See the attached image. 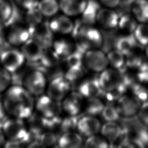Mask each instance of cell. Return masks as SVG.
I'll return each instance as SVG.
<instances>
[{
  "label": "cell",
  "mask_w": 148,
  "mask_h": 148,
  "mask_svg": "<svg viewBox=\"0 0 148 148\" xmlns=\"http://www.w3.org/2000/svg\"><path fill=\"white\" fill-rule=\"evenodd\" d=\"M102 135L110 142L111 144L114 143L123 135V131L121 125L114 121H108L101 128Z\"/></svg>",
  "instance_id": "cell-19"
},
{
  "label": "cell",
  "mask_w": 148,
  "mask_h": 148,
  "mask_svg": "<svg viewBox=\"0 0 148 148\" xmlns=\"http://www.w3.org/2000/svg\"><path fill=\"white\" fill-rule=\"evenodd\" d=\"M134 96L140 102H144L148 100V90L145 87L139 83H135L130 87Z\"/></svg>",
  "instance_id": "cell-39"
},
{
  "label": "cell",
  "mask_w": 148,
  "mask_h": 148,
  "mask_svg": "<svg viewBox=\"0 0 148 148\" xmlns=\"http://www.w3.org/2000/svg\"><path fill=\"white\" fill-rule=\"evenodd\" d=\"M131 11L138 21L148 23V0H134Z\"/></svg>",
  "instance_id": "cell-21"
},
{
  "label": "cell",
  "mask_w": 148,
  "mask_h": 148,
  "mask_svg": "<svg viewBox=\"0 0 148 148\" xmlns=\"http://www.w3.org/2000/svg\"><path fill=\"white\" fill-rule=\"evenodd\" d=\"M14 16V8L9 0H0V24H9Z\"/></svg>",
  "instance_id": "cell-25"
},
{
  "label": "cell",
  "mask_w": 148,
  "mask_h": 148,
  "mask_svg": "<svg viewBox=\"0 0 148 148\" xmlns=\"http://www.w3.org/2000/svg\"><path fill=\"white\" fill-rule=\"evenodd\" d=\"M138 118L145 125L148 126V101L143 102L138 110Z\"/></svg>",
  "instance_id": "cell-44"
},
{
  "label": "cell",
  "mask_w": 148,
  "mask_h": 148,
  "mask_svg": "<svg viewBox=\"0 0 148 148\" xmlns=\"http://www.w3.org/2000/svg\"><path fill=\"white\" fill-rule=\"evenodd\" d=\"M38 8L44 17H53L60 10L58 0H39Z\"/></svg>",
  "instance_id": "cell-24"
},
{
  "label": "cell",
  "mask_w": 148,
  "mask_h": 148,
  "mask_svg": "<svg viewBox=\"0 0 148 148\" xmlns=\"http://www.w3.org/2000/svg\"><path fill=\"white\" fill-rule=\"evenodd\" d=\"M6 142V138L4 135V134L2 131V128H0V147L5 146Z\"/></svg>",
  "instance_id": "cell-48"
},
{
  "label": "cell",
  "mask_w": 148,
  "mask_h": 148,
  "mask_svg": "<svg viewBox=\"0 0 148 148\" xmlns=\"http://www.w3.org/2000/svg\"><path fill=\"white\" fill-rule=\"evenodd\" d=\"M108 62L116 69L123 71L125 69V58L124 55L117 49L112 50L108 53Z\"/></svg>",
  "instance_id": "cell-27"
},
{
  "label": "cell",
  "mask_w": 148,
  "mask_h": 148,
  "mask_svg": "<svg viewBox=\"0 0 148 148\" xmlns=\"http://www.w3.org/2000/svg\"><path fill=\"white\" fill-rule=\"evenodd\" d=\"M82 97L79 92H72L64 100L62 108L69 115H78L82 106Z\"/></svg>",
  "instance_id": "cell-18"
},
{
  "label": "cell",
  "mask_w": 148,
  "mask_h": 148,
  "mask_svg": "<svg viewBox=\"0 0 148 148\" xmlns=\"http://www.w3.org/2000/svg\"><path fill=\"white\" fill-rule=\"evenodd\" d=\"M81 117L79 115L71 116L62 119L60 125V129L62 133L73 131L76 128Z\"/></svg>",
  "instance_id": "cell-35"
},
{
  "label": "cell",
  "mask_w": 148,
  "mask_h": 148,
  "mask_svg": "<svg viewBox=\"0 0 148 148\" xmlns=\"http://www.w3.org/2000/svg\"><path fill=\"white\" fill-rule=\"evenodd\" d=\"M132 13H125L120 16L117 27L123 31L132 33L138 25Z\"/></svg>",
  "instance_id": "cell-29"
},
{
  "label": "cell",
  "mask_w": 148,
  "mask_h": 148,
  "mask_svg": "<svg viewBox=\"0 0 148 148\" xmlns=\"http://www.w3.org/2000/svg\"><path fill=\"white\" fill-rule=\"evenodd\" d=\"M109 31L104 32L102 34V44L101 47H102L104 51H109L115 49V43L116 39L119 35H117L116 32L113 31L112 29L108 30Z\"/></svg>",
  "instance_id": "cell-34"
},
{
  "label": "cell",
  "mask_w": 148,
  "mask_h": 148,
  "mask_svg": "<svg viewBox=\"0 0 148 148\" xmlns=\"http://www.w3.org/2000/svg\"><path fill=\"white\" fill-rule=\"evenodd\" d=\"M25 61L22 51L17 47L10 46L0 52L1 66L12 74L20 71Z\"/></svg>",
  "instance_id": "cell-4"
},
{
  "label": "cell",
  "mask_w": 148,
  "mask_h": 148,
  "mask_svg": "<svg viewBox=\"0 0 148 148\" xmlns=\"http://www.w3.org/2000/svg\"><path fill=\"white\" fill-rule=\"evenodd\" d=\"M24 21L25 25L29 31L39 25L43 21V16L38 8V6L25 11Z\"/></svg>",
  "instance_id": "cell-23"
},
{
  "label": "cell",
  "mask_w": 148,
  "mask_h": 148,
  "mask_svg": "<svg viewBox=\"0 0 148 148\" xmlns=\"http://www.w3.org/2000/svg\"><path fill=\"white\" fill-rule=\"evenodd\" d=\"M31 37L38 41L44 48H49L53 45V32L49 22L42 21L29 31Z\"/></svg>",
  "instance_id": "cell-13"
},
{
  "label": "cell",
  "mask_w": 148,
  "mask_h": 148,
  "mask_svg": "<svg viewBox=\"0 0 148 148\" xmlns=\"http://www.w3.org/2000/svg\"><path fill=\"white\" fill-rule=\"evenodd\" d=\"M84 71L82 65L69 67L64 77L70 83H73L80 79L84 75Z\"/></svg>",
  "instance_id": "cell-36"
},
{
  "label": "cell",
  "mask_w": 148,
  "mask_h": 148,
  "mask_svg": "<svg viewBox=\"0 0 148 148\" xmlns=\"http://www.w3.org/2000/svg\"><path fill=\"white\" fill-rule=\"evenodd\" d=\"M16 5L25 11L38 6L39 0H14Z\"/></svg>",
  "instance_id": "cell-43"
},
{
  "label": "cell",
  "mask_w": 148,
  "mask_h": 148,
  "mask_svg": "<svg viewBox=\"0 0 148 148\" xmlns=\"http://www.w3.org/2000/svg\"><path fill=\"white\" fill-rule=\"evenodd\" d=\"M72 34L76 42V46L86 51L102 46V33L92 25L84 23L82 20L74 24Z\"/></svg>",
  "instance_id": "cell-3"
},
{
  "label": "cell",
  "mask_w": 148,
  "mask_h": 148,
  "mask_svg": "<svg viewBox=\"0 0 148 148\" xmlns=\"http://www.w3.org/2000/svg\"><path fill=\"white\" fill-rule=\"evenodd\" d=\"M146 56L147 58L148 59V46H147V47L146 49Z\"/></svg>",
  "instance_id": "cell-49"
},
{
  "label": "cell",
  "mask_w": 148,
  "mask_h": 148,
  "mask_svg": "<svg viewBox=\"0 0 148 148\" xmlns=\"http://www.w3.org/2000/svg\"><path fill=\"white\" fill-rule=\"evenodd\" d=\"M57 136L52 132H43L40 136L39 140L45 146H50L55 144L57 141Z\"/></svg>",
  "instance_id": "cell-41"
},
{
  "label": "cell",
  "mask_w": 148,
  "mask_h": 148,
  "mask_svg": "<svg viewBox=\"0 0 148 148\" xmlns=\"http://www.w3.org/2000/svg\"><path fill=\"white\" fill-rule=\"evenodd\" d=\"M31 38L29 31L25 25L15 23L6 28V42L10 46L21 47Z\"/></svg>",
  "instance_id": "cell-6"
},
{
  "label": "cell",
  "mask_w": 148,
  "mask_h": 148,
  "mask_svg": "<svg viewBox=\"0 0 148 148\" xmlns=\"http://www.w3.org/2000/svg\"><path fill=\"white\" fill-rule=\"evenodd\" d=\"M84 146L90 148H106L109 147V145L104 138L94 135L88 138Z\"/></svg>",
  "instance_id": "cell-40"
},
{
  "label": "cell",
  "mask_w": 148,
  "mask_h": 148,
  "mask_svg": "<svg viewBox=\"0 0 148 148\" xmlns=\"http://www.w3.org/2000/svg\"><path fill=\"white\" fill-rule=\"evenodd\" d=\"M134 36L138 44L148 46V23L138 24L134 31Z\"/></svg>",
  "instance_id": "cell-33"
},
{
  "label": "cell",
  "mask_w": 148,
  "mask_h": 148,
  "mask_svg": "<svg viewBox=\"0 0 148 148\" xmlns=\"http://www.w3.org/2000/svg\"><path fill=\"white\" fill-rule=\"evenodd\" d=\"M138 45L134 34L119 36L115 43V49L126 56Z\"/></svg>",
  "instance_id": "cell-20"
},
{
  "label": "cell",
  "mask_w": 148,
  "mask_h": 148,
  "mask_svg": "<svg viewBox=\"0 0 148 148\" xmlns=\"http://www.w3.org/2000/svg\"><path fill=\"white\" fill-rule=\"evenodd\" d=\"M79 92L83 97L87 98L102 96L103 91L98 78L89 79L83 81L79 87Z\"/></svg>",
  "instance_id": "cell-17"
},
{
  "label": "cell",
  "mask_w": 148,
  "mask_h": 148,
  "mask_svg": "<svg viewBox=\"0 0 148 148\" xmlns=\"http://www.w3.org/2000/svg\"><path fill=\"white\" fill-rule=\"evenodd\" d=\"M60 10L71 17L82 14L88 0H58Z\"/></svg>",
  "instance_id": "cell-16"
},
{
  "label": "cell",
  "mask_w": 148,
  "mask_h": 148,
  "mask_svg": "<svg viewBox=\"0 0 148 148\" xmlns=\"http://www.w3.org/2000/svg\"><path fill=\"white\" fill-rule=\"evenodd\" d=\"M104 107L103 102L97 97L88 98L86 106L85 112L87 115L97 116L101 114Z\"/></svg>",
  "instance_id": "cell-31"
},
{
  "label": "cell",
  "mask_w": 148,
  "mask_h": 148,
  "mask_svg": "<svg viewBox=\"0 0 148 148\" xmlns=\"http://www.w3.org/2000/svg\"><path fill=\"white\" fill-rule=\"evenodd\" d=\"M137 47L138 46L126 55L125 65L131 68H136L138 69L142 64L146 62V61L142 53L139 51L136 50Z\"/></svg>",
  "instance_id": "cell-30"
},
{
  "label": "cell",
  "mask_w": 148,
  "mask_h": 148,
  "mask_svg": "<svg viewBox=\"0 0 148 148\" xmlns=\"http://www.w3.org/2000/svg\"><path fill=\"white\" fill-rule=\"evenodd\" d=\"M1 128L6 139V147H21L31 142L25 120L9 117Z\"/></svg>",
  "instance_id": "cell-2"
},
{
  "label": "cell",
  "mask_w": 148,
  "mask_h": 148,
  "mask_svg": "<svg viewBox=\"0 0 148 148\" xmlns=\"http://www.w3.org/2000/svg\"><path fill=\"white\" fill-rule=\"evenodd\" d=\"M99 5L92 0H88L85 10L82 13V21L92 25L96 22V17L99 9Z\"/></svg>",
  "instance_id": "cell-28"
},
{
  "label": "cell",
  "mask_w": 148,
  "mask_h": 148,
  "mask_svg": "<svg viewBox=\"0 0 148 148\" xmlns=\"http://www.w3.org/2000/svg\"><path fill=\"white\" fill-rule=\"evenodd\" d=\"M120 15L114 9L109 8H100L97 13L96 22L106 30L113 29L118 25Z\"/></svg>",
  "instance_id": "cell-11"
},
{
  "label": "cell",
  "mask_w": 148,
  "mask_h": 148,
  "mask_svg": "<svg viewBox=\"0 0 148 148\" xmlns=\"http://www.w3.org/2000/svg\"><path fill=\"white\" fill-rule=\"evenodd\" d=\"M5 42H6V27L5 25L0 24V46Z\"/></svg>",
  "instance_id": "cell-47"
},
{
  "label": "cell",
  "mask_w": 148,
  "mask_h": 148,
  "mask_svg": "<svg viewBox=\"0 0 148 148\" xmlns=\"http://www.w3.org/2000/svg\"><path fill=\"white\" fill-rule=\"evenodd\" d=\"M136 78L141 83H148V62H145L138 69Z\"/></svg>",
  "instance_id": "cell-42"
},
{
  "label": "cell",
  "mask_w": 148,
  "mask_h": 148,
  "mask_svg": "<svg viewBox=\"0 0 148 148\" xmlns=\"http://www.w3.org/2000/svg\"><path fill=\"white\" fill-rule=\"evenodd\" d=\"M49 24L53 32L62 34L72 33L74 27V23L69 16L64 13L53 16Z\"/></svg>",
  "instance_id": "cell-15"
},
{
  "label": "cell",
  "mask_w": 148,
  "mask_h": 148,
  "mask_svg": "<svg viewBox=\"0 0 148 148\" xmlns=\"http://www.w3.org/2000/svg\"><path fill=\"white\" fill-rule=\"evenodd\" d=\"M99 3L104 7L114 9L119 6L121 0H98Z\"/></svg>",
  "instance_id": "cell-45"
},
{
  "label": "cell",
  "mask_w": 148,
  "mask_h": 148,
  "mask_svg": "<svg viewBox=\"0 0 148 148\" xmlns=\"http://www.w3.org/2000/svg\"><path fill=\"white\" fill-rule=\"evenodd\" d=\"M84 61L89 69L96 72H102L106 68L109 63L105 53L95 49L86 51L84 56Z\"/></svg>",
  "instance_id": "cell-8"
},
{
  "label": "cell",
  "mask_w": 148,
  "mask_h": 148,
  "mask_svg": "<svg viewBox=\"0 0 148 148\" xmlns=\"http://www.w3.org/2000/svg\"><path fill=\"white\" fill-rule=\"evenodd\" d=\"M9 117L5 109L1 102V100L0 101V128L2 127L4 123L6 121V120Z\"/></svg>",
  "instance_id": "cell-46"
},
{
  "label": "cell",
  "mask_w": 148,
  "mask_h": 148,
  "mask_svg": "<svg viewBox=\"0 0 148 148\" xmlns=\"http://www.w3.org/2000/svg\"><path fill=\"white\" fill-rule=\"evenodd\" d=\"M117 101L116 108L120 115L124 117L135 116L140 106V102L134 96L122 95Z\"/></svg>",
  "instance_id": "cell-12"
},
{
  "label": "cell",
  "mask_w": 148,
  "mask_h": 148,
  "mask_svg": "<svg viewBox=\"0 0 148 148\" xmlns=\"http://www.w3.org/2000/svg\"><path fill=\"white\" fill-rule=\"evenodd\" d=\"M70 84L63 75L51 79L47 95L56 101H61L70 90Z\"/></svg>",
  "instance_id": "cell-9"
},
{
  "label": "cell",
  "mask_w": 148,
  "mask_h": 148,
  "mask_svg": "<svg viewBox=\"0 0 148 148\" xmlns=\"http://www.w3.org/2000/svg\"><path fill=\"white\" fill-rule=\"evenodd\" d=\"M76 128L80 134L89 137L96 135L99 131L101 124L99 121L94 116L87 115L80 118Z\"/></svg>",
  "instance_id": "cell-14"
},
{
  "label": "cell",
  "mask_w": 148,
  "mask_h": 148,
  "mask_svg": "<svg viewBox=\"0 0 148 148\" xmlns=\"http://www.w3.org/2000/svg\"><path fill=\"white\" fill-rule=\"evenodd\" d=\"M85 53L86 51L76 46L75 49L65 58L66 65L69 68L82 65Z\"/></svg>",
  "instance_id": "cell-32"
},
{
  "label": "cell",
  "mask_w": 148,
  "mask_h": 148,
  "mask_svg": "<svg viewBox=\"0 0 148 148\" xmlns=\"http://www.w3.org/2000/svg\"><path fill=\"white\" fill-rule=\"evenodd\" d=\"M102 118L108 121H116L120 118V113L116 107L111 105H108L103 107L101 112Z\"/></svg>",
  "instance_id": "cell-38"
},
{
  "label": "cell",
  "mask_w": 148,
  "mask_h": 148,
  "mask_svg": "<svg viewBox=\"0 0 148 148\" xmlns=\"http://www.w3.org/2000/svg\"><path fill=\"white\" fill-rule=\"evenodd\" d=\"M82 143L81 136L73 131L63 133L58 139V146L63 148H76Z\"/></svg>",
  "instance_id": "cell-22"
},
{
  "label": "cell",
  "mask_w": 148,
  "mask_h": 148,
  "mask_svg": "<svg viewBox=\"0 0 148 148\" xmlns=\"http://www.w3.org/2000/svg\"><path fill=\"white\" fill-rule=\"evenodd\" d=\"M53 50L61 58L65 59L73 50V46L71 42L64 39H61L53 43Z\"/></svg>",
  "instance_id": "cell-26"
},
{
  "label": "cell",
  "mask_w": 148,
  "mask_h": 148,
  "mask_svg": "<svg viewBox=\"0 0 148 148\" xmlns=\"http://www.w3.org/2000/svg\"><path fill=\"white\" fill-rule=\"evenodd\" d=\"M20 47L25 60L33 64L40 60L45 49L38 41L32 38H29Z\"/></svg>",
  "instance_id": "cell-10"
},
{
  "label": "cell",
  "mask_w": 148,
  "mask_h": 148,
  "mask_svg": "<svg viewBox=\"0 0 148 148\" xmlns=\"http://www.w3.org/2000/svg\"><path fill=\"white\" fill-rule=\"evenodd\" d=\"M21 83L32 96H39L45 90L46 80L44 73L36 68L26 72L23 76Z\"/></svg>",
  "instance_id": "cell-5"
},
{
  "label": "cell",
  "mask_w": 148,
  "mask_h": 148,
  "mask_svg": "<svg viewBox=\"0 0 148 148\" xmlns=\"http://www.w3.org/2000/svg\"><path fill=\"white\" fill-rule=\"evenodd\" d=\"M1 102L9 117L25 120L34 113V96L21 84L11 85L3 94Z\"/></svg>",
  "instance_id": "cell-1"
},
{
  "label": "cell",
  "mask_w": 148,
  "mask_h": 148,
  "mask_svg": "<svg viewBox=\"0 0 148 148\" xmlns=\"http://www.w3.org/2000/svg\"><path fill=\"white\" fill-rule=\"evenodd\" d=\"M35 108L40 115L45 118H53L58 116L61 111L62 105L60 101H56L48 95H39Z\"/></svg>",
  "instance_id": "cell-7"
},
{
  "label": "cell",
  "mask_w": 148,
  "mask_h": 148,
  "mask_svg": "<svg viewBox=\"0 0 148 148\" xmlns=\"http://www.w3.org/2000/svg\"><path fill=\"white\" fill-rule=\"evenodd\" d=\"M12 74L0 66V94H3L12 85Z\"/></svg>",
  "instance_id": "cell-37"
}]
</instances>
